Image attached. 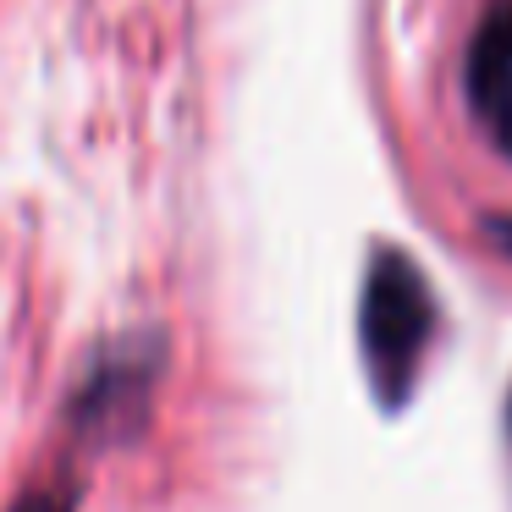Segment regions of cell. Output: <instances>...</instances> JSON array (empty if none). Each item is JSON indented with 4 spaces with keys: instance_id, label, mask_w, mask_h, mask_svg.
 Returning a JSON list of instances; mask_svg holds the SVG:
<instances>
[{
    "instance_id": "3",
    "label": "cell",
    "mask_w": 512,
    "mask_h": 512,
    "mask_svg": "<svg viewBox=\"0 0 512 512\" xmlns=\"http://www.w3.org/2000/svg\"><path fill=\"white\" fill-rule=\"evenodd\" d=\"M507 83H512V0H496L479 17L474 45H468V61H463V89L474 116H485Z\"/></svg>"
},
{
    "instance_id": "6",
    "label": "cell",
    "mask_w": 512,
    "mask_h": 512,
    "mask_svg": "<svg viewBox=\"0 0 512 512\" xmlns=\"http://www.w3.org/2000/svg\"><path fill=\"white\" fill-rule=\"evenodd\" d=\"M507 419H512V408H507Z\"/></svg>"
},
{
    "instance_id": "2",
    "label": "cell",
    "mask_w": 512,
    "mask_h": 512,
    "mask_svg": "<svg viewBox=\"0 0 512 512\" xmlns=\"http://www.w3.org/2000/svg\"><path fill=\"white\" fill-rule=\"evenodd\" d=\"M155 369H160V353H144L138 342L116 347V353H100L78 386V402H72L78 430L100 435L111 424H133L144 397H149V386H155Z\"/></svg>"
},
{
    "instance_id": "4",
    "label": "cell",
    "mask_w": 512,
    "mask_h": 512,
    "mask_svg": "<svg viewBox=\"0 0 512 512\" xmlns=\"http://www.w3.org/2000/svg\"><path fill=\"white\" fill-rule=\"evenodd\" d=\"M12 512H72V496L56 485H39V490H23V496L12 501Z\"/></svg>"
},
{
    "instance_id": "1",
    "label": "cell",
    "mask_w": 512,
    "mask_h": 512,
    "mask_svg": "<svg viewBox=\"0 0 512 512\" xmlns=\"http://www.w3.org/2000/svg\"><path fill=\"white\" fill-rule=\"evenodd\" d=\"M435 325H441V309H435L424 270L391 243L375 248L364 270V292H358V353L369 369V391L386 413L408 408L424 353L435 342Z\"/></svg>"
},
{
    "instance_id": "5",
    "label": "cell",
    "mask_w": 512,
    "mask_h": 512,
    "mask_svg": "<svg viewBox=\"0 0 512 512\" xmlns=\"http://www.w3.org/2000/svg\"><path fill=\"white\" fill-rule=\"evenodd\" d=\"M479 122H485L490 133H496V144H501V149H507V155H512V83H507V89L496 94V105H490V111L479 116Z\"/></svg>"
}]
</instances>
